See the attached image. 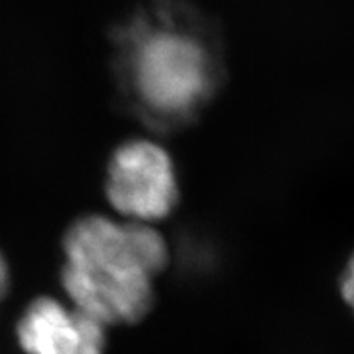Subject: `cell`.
I'll list each match as a JSON object with an SVG mask.
<instances>
[{"label":"cell","instance_id":"2","mask_svg":"<svg viewBox=\"0 0 354 354\" xmlns=\"http://www.w3.org/2000/svg\"><path fill=\"white\" fill-rule=\"evenodd\" d=\"M60 280L67 302L102 326L136 324L154 306L168 244L150 224L84 215L64 237Z\"/></svg>","mask_w":354,"mask_h":354},{"label":"cell","instance_id":"3","mask_svg":"<svg viewBox=\"0 0 354 354\" xmlns=\"http://www.w3.org/2000/svg\"><path fill=\"white\" fill-rule=\"evenodd\" d=\"M105 196L120 219L150 226L167 219L179 203L170 152L150 138L123 141L109 159Z\"/></svg>","mask_w":354,"mask_h":354},{"label":"cell","instance_id":"6","mask_svg":"<svg viewBox=\"0 0 354 354\" xmlns=\"http://www.w3.org/2000/svg\"><path fill=\"white\" fill-rule=\"evenodd\" d=\"M8 289H10V266L6 262V257L0 253V304L4 300Z\"/></svg>","mask_w":354,"mask_h":354},{"label":"cell","instance_id":"1","mask_svg":"<svg viewBox=\"0 0 354 354\" xmlns=\"http://www.w3.org/2000/svg\"><path fill=\"white\" fill-rule=\"evenodd\" d=\"M116 49L125 98L156 127L196 120L223 82L212 31L179 0H156L127 20Z\"/></svg>","mask_w":354,"mask_h":354},{"label":"cell","instance_id":"4","mask_svg":"<svg viewBox=\"0 0 354 354\" xmlns=\"http://www.w3.org/2000/svg\"><path fill=\"white\" fill-rule=\"evenodd\" d=\"M107 327L71 302L38 297L17 322V340L26 354H105Z\"/></svg>","mask_w":354,"mask_h":354},{"label":"cell","instance_id":"5","mask_svg":"<svg viewBox=\"0 0 354 354\" xmlns=\"http://www.w3.org/2000/svg\"><path fill=\"white\" fill-rule=\"evenodd\" d=\"M342 295H344L345 302L354 309V255L347 262L344 275H342Z\"/></svg>","mask_w":354,"mask_h":354}]
</instances>
